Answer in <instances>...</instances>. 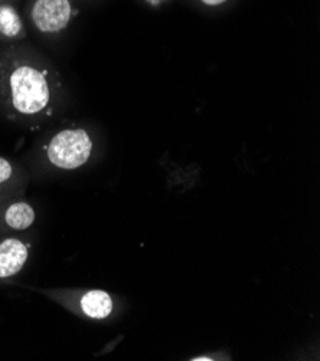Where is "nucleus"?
Returning a JSON list of instances; mask_svg holds the SVG:
<instances>
[{
	"mask_svg": "<svg viewBox=\"0 0 320 361\" xmlns=\"http://www.w3.org/2000/svg\"><path fill=\"white\" fill-rule=\"evenodd\" d=\"M33 25L42 33L63 30L72 18L69 0H37L30 13Z\"/></svg>",
	"mask_w": 320,
	"mask_h": 361,
	"instance_id": "3",
	"label": "nucleus"
},
{
	"mask_svg": "<svg viewBox=\"0 0 320 361\" xmlns=\"http://www.w3.org/2000/svg\"><path fill=\"white\" fill-rule=\"evenodd\" d=\"M5 222L15 231H25L34 222V210L26 202L13 203L5 213Z\"/></svg>",
	"mask_w": 320,
	"mask_h": 361,
	"instance_id": "6",
	"label": "nucleus"
},
{
	"mask_svg": "<svg viewBox=\"0 0 320 361\" xmlns=\"http://www.w3.org/2000/svg\"><path fill=\"white\" fill-rule=\"evenodd\" d=\"M92 154V140L84 128H66L51 140L46 156L52 166L77 170L87 164Z\"/></svg>",
	"mask_w": 320,
	"mask_h": 361,
	"instance_id": "2",
	"label": "nucleus"
},
{
	"mask_svg": "<svg viewBox=\"0 0 320 361\" xmlns=\"http://www.w3.org/2000/svg\"><path fill=\"white\" fill-rule=\"evenodd\" d=\"M201 2H203L205 6H220V5L226 4L227 0H201Z\"/></svg>",
	"mask_w": 320,
	"mask_h": 361,
	"instance_id": "9",
	"label": "nucleus"
},
{
	"mask_svg": "<svg viewBox=\"0 0 320 361\" xmlns=\"http://www.w3.org/2000/svg\"><path fill=\"white\" fill-rule=\"evenodd\" d=\"M22 20L12 6H0V33L6 38H19L22 35Z\"/></svg>",
	"mask_w": 320,
	"mask_h": 361,
	"instance_id": "7",
	"label": "nucleus"
},
{
	"mask_svg": "<svg viewBox=\"0 0 320 361\" xmlns=\"http://www.w3.org/2000/svg\"><path fill=\"white\" fill-rule=\"evenodd\" d=\"M0 87L11 110L22 117L46 116L53 104V84L45 68L9 61L0 72Z\"/></svg>",
	"mask_w": 320,
	"mask_h": 361,
	"instance_id": "1",
	"label": "nucleus"
},
{
	"mask_svg": "<svg viewBox=\"0 0 320 361\" xmlns=\"http://www.w3.org/2000/svg\"><path fill=\"white\" fill-rule=\"evenodd\" d=\"M82 312L92 319H105L114 311L113 297L101 290H92L82 295L79 301Z\"/></svg>",
	"mask_w": 320,
	"mask_h": 361,
	"instance_id": "5",
	"label": "nucleus"
},
{
	"mask_svg": "<svg viewBox=\"0 0 320 361\" xmlns=\"http://www.w3.org/2000/svg\"><path fill=\"white\" fill-rule=\"evenodd\" d=\"M191 360H194V361H205V360L211 361V360H215V358H211L210 355H198V357H194V358H191Z\"/></svg>",
	"mask_w": 320,
	"mask_h": 361,
	"instance_id": "10",
	"label": "nucleus"
},
{
	"mask_svg": "<svg viewBox=\"0 0 320 361\" xmlns=\"http://www.w3.org/2000/svg\"><path fill=\"white\" fill-rule=\"evenodd\" d=\"M12 174H13L12 164L6 159L0 157V185L6 183L8 180L12 177Z\"/></svg>",
	"mask_w": 320,
	"mask_h": 361,
	"instance_id": "8",
	"label": "nucleus"
},
{
	"mask_svg": "<svg viewBox=\"0 0 320 361\" xmlns=\"http://www.w3.org/2000/svg\"><path fill=\"white\" fill-rule=\"evenodd\" d=\"M29 258V246L20 239L0 242V278H9L22 271Z\"/></svg>",
	"mask_w": 320,
	"mask_h": 361,
	"instance_id": "4",
	"label": "nucleus"
}]
</instances>
